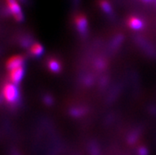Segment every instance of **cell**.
Returning a JSON list of instances; mask_svg holds the SVG:
<instances>
[{"mask_svg":"<svg viewBox=\"0 0 156 155\" xmlns=\"http://www.w3.org/2000/svg\"><path fill=\"white\" fill-rule=\"evenodd\" d=\"M18 90L13 83H6L2 89V95L8 103H14L18 98Z\"/></svg>","mask_w":156,"mask_h":155,"instance_id":"6da1fadb","label":"cell"},{"mask_svg":"<svg viewBox=\"0 0 156 155\" xmlns=\"http://www.w3.org/2000/svg\"><path fill=\"white\" fill-rule=\"evenodd\" d=\"M8 10L17 22H22L24 18L22 10L17 0H6Z\"/></svg>","mask_w":156,"mask_h":155,"instance_id":"7a4b0ae2","label":"cell"},{"mask_svg":"<svg viewBox=\"0 0 156 155\" xmlns=\"http://www.w3.org/2000/svg\"><path fill=\"white\" fill-rule=\"evenodd\" d=\"M24 63V58L22 55H14L8 59L6 63V67L8 70L12 71L14 69L18 68L22 66Z\"/></svg>","mask_w":156,"mask_h":155,"instance_id":"3957f363","label":"cell"},{"mask_svg":"<svg viewBox=\"0 0 156 155\" xmlns=\"http://www.w3.org/2000/svg\"><path fill=\"white\" fill-rule=\"evenodd\" d=\"M24 75V68L22 67L14 69L9 74V79L13 84H18L22 79Z\"/></svg>","mask_w":156,"mask_h":155,"instance_id":"277c9868","label":"cell"},{"mask_svg":"<svg viewBox=\"0 0 156 155\" xmlns=\"http://www.w3.org/2000/svg\"><path fill=\"white\" fill-rule=\"evenodd\" d=\"M75 22L79 32L86 33L87 29V21L85 15H83L82 14H77L75 17Z\"/></svg>","mask_w":156,"mask_h":155,"instance_id":"5b68a950","label":"cell"},{"mask_svg":"<svg viewBox=\"0 0 156 155\" xmlns=\"http://www.w3.org/2000/svg\"><path fill=\"white\" fill-rule=\"evenodd\" d=\"M128 25L131 29L138 30H141L144 27V22L137 17H130L128 19Z\"/></svg>","mask_w":156,"mask_h":155,"instance_id":"8992f818","label":"cell"},{"mask_svg":"<svg viewBox=\"0 0 156 155\" xmlns=\"http://www.w3.org/2000/svg\"><path fill=\"white\" fill-rule=\"evenodd\" d=\"M48 68H49L50 71L55 73L59 72L60 71V69H61V66L59 63V62H57L55 59H51V60L48 61Z\"/></svg>","mask_w":156,"mask_h":155,"instance_id":"52a82bcc","label":"cell"},{"mask_svg":"<svg viewBox=\"0 0 156 155\" xmlns=\"http://www.w3.org/2000/svg\"><path fill=\"white\" fill-rule=\"evenodd\" d=\"M30 51H31L32 54L34 55H35V56H39V55H41L42 53H43L44 48L40 44L36 43L34 44V45L32 46Z\"/></svg>","mask_w":156,"mask_h":155,"instance_id":"ba28073f","label":"cell"},{"mask_svg":"<svg viewBox=\"0 0 156 155\" xmlns=\"http://www.w3.org/2000/svg\"><path fill=\"white\" fill-rule=\"evenodd\" d=\"M99 6L106 13H111L112 12V7L110 6V3L108 0H99Z\"/></svg>","mask_w":156,"mask_h":155,"instance_id":"9c48e42d","label":"cell"},{"mask_svg":"<svg viewBox=\"0 0 156 155\" xmlns=\"http://www.w3.org/2000/svg\"><path fill=\"white\" fill-rule=\"evenodd\" d=\"M139 154L140 155H147V151L145 149H143V148H141V149L139 150Z\"/></svg>","mask_w":156,"mask_h":155,"instance_id":"30bf717a","label":"cell"},{"mask_svg":"<svg viewBox=\"0 0 156 155\" xmlns=\"http://www.w3.org/2000/svg\"><path fill=\"white\" fill-rule=\"evenodd\" d=\"M142 1L144 2H151L153 1H155V0H142Z\"/></svg>","mask_w":156,"mask_h":155,"instance_id":"8fae6325","label":"cell"}]
</instances>
